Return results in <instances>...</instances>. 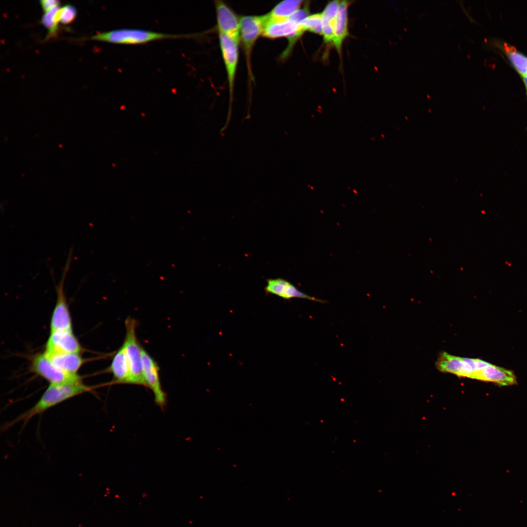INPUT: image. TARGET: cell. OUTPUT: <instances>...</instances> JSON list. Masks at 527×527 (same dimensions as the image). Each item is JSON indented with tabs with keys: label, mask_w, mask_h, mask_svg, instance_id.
Listing matches in <instances>:
<instances>
[{
	"label": "cell",
	"mask_w": 527,
	"mask_h": 527,
	"mask_svg": "<svg viewBox=\"0 0 527 527\" xmlns=\"http://www.w3.org/2000/svg\"><path fill=\"white\" fill-rule=\"evenodd\" d=\"M91 389L82 381L63 384H50L37 403L30 409L20 414L5 426L6 428L19 422L25 425L33 417L76 396Z\"/></svg>",
	"instance_id": "1"
},
{
	"label": "cell",
	"mask_w": 527,
	"mask_h": 527,
	"mask_svg": "<svg viewBox=\"0 0 527 527\" xmlns=\"http://www.w3.org/2000/svg\"><path fill=\"white\" fill-rule=\"evenodd\" d=\"M215 5L219 33L224 34L239 43L240 18L223 1L215 0Z\"/></svg>",
	"instance_id": "10"
},
{
	"label": "cell",
	"mask_w": 527,
	"mask_h": 527,
	"mask_svg": "<svg viewBox=\"0 0 527 527\" xmlns=\"http://www.w3.org/2000/svg\"><path fill=\"white\" fill-rule=\"evenodd\" d=\"M77 11L75 7L67 4L58 9L55 14V18L58 22L66 24L74 20Z\"/></svg>",
	"instance_id": "22"
},
{
	"label": "cell",
	"mask_w": 527,
	"mask_h": 527,
	"mask_svg": "<svg viewBox=\"0 0 527 527\" xmlns=\"http://www.w3.org/2000/svg\"><path fill=\"white\" fill-rule=\"evenodd\" d=\"M475 363L476 372L488 366L491 364L485 361L479 359H475Z\"/></svg>",
	"instance_id": "25"
},
{
	"label": "cell",
	"mask_w": 527,
	"mask_h": 527,
	"mask_svg": "<svg viewBox=\"0 0 527 527\" xmlns=\"http://www.w3.org/2000/svg\"><path fill=\"white\" fill-rule=\"evenodd\" d=\"M220 48L227 74L229 94V111L231 114L235 76L239 60V42L229 36L219 34Z\"/></svg>",
	"instance_id": "8"
},
{
	"label": "cell",
	"mask_w": 527,
	"mask_h": 527,
	"mask_svg": "<svg viewBox=\"0 0 527 527\" xmlns=\"http://www.w3.org/2000/svg\"><path fill=\"white\" fill-rule=\"evenodd\" d=\"M303 2V0H285L281 1L266 14V21L289 18L300 9Z\"/></svg>",
	"instance_id": "17"
},
{
	"label": "cell",
	"mask_w": 527,
	"mask_h": 527,
	"mask_svg": "<svg viewBox=\"0 0 527 527\" xmlns=\"http://www.w3.org/2000/svg\"><path fill=\"white\" fill-rule=\"evenodd\" d=\"M351 1H340L338 11L334 22V39L333 44L340 54L344 40L348 36V7Z\"/></svg>",
	"instance_id": "15"
},
{
	"label": "cell",
	"mask_w": 527,
	"mask_h": 527,
	"mask_svg": "<svg viewBox=\"0 0 527 527\" xmlns=\"http://www.w3.org/2000/svg\"><path fill=\"white\" fill-rule=\"evenodd\" d=\"M505 52L516 70L523 77L527 75V57L516 48L507 43L504 44Z\"/></svg>",
	"instance_id": "19"
},
{
	"label": "cell",
	"mask_w": 527,
	"mask_h": 527,
	"mask_svg": "<svg viewBox=\"0 0 527 527\" xmlns=\"http://www.w3.org/2000/svg\"><path fill=\"white\" fill-rule=\"evenodd\" d=\"M31 369L50 384H63L82 381L78 374H70L59 368L44 352L36 355L32 358Z\"/></svg>",
	"instance_id": "6"
},
{
	"label": "cell",
	"mask_w": 527,
	"mask_h": 527,
	"mask_svg": "<svg viewBox=\"0 0 527 527\" xmlns=\"http://www.w3.org/2000/svg\"><path fill=\"white\" fill-rule=\"evenodd\" d=\"M81 351L82 347L73 331H56L50 332L44 352L80 353Z\"/></svg>",
	"instance_id": "11"
},
{
	"label": "cell",
	"mask_w": 527,
	"mask_h": 527,
	"mask_svg": "<svg viewBox=\"0 0 527 527\" xmlns=\"http://www.w3.org/2000/svg\"><path fill=\"white\" fill-rule=\"evenodd\" d=\"M142 365L145 386L152 390L156 403L163 409L166 403V395L162 387L159 367L156 361L144 349L142 353Z\"/></svg>",
	"instance_id": "9"
},
{
	"label": "cell",
	"mask_w": 527,
	"mask_h": 527,
	"mask_svg": "<svg viewBox=\"0 0 527 527\" xmlns=\"http://www.w3.org/2000/svg\"><path fill=\"white\" fill-rule=\"evenodd\" d=\"M301 30L304 33L305 31L322 35L323 21L321 13L309 15L299 23Z\"/></svg>",
	"instance_id": "20"
},
{
	"label": "cell",
	"mask_w": 527,
	"mask_h": 527,
	"mask_svg": "<svg viewBox=\"0 0 527 527\" xmlns=\"http://www.w3.org/2000/svg\"><path fill=\"white\" fill-rule=\"evenodd\" d=\"M472 379L495 383L502 386L515 385L517 383L512 371L492 364L475 372Z\"/></svg>",
	"instance_id": "13"
},
{
	"label": "cell",
	"mask_w": 527,
	"mask_h": 527,
	"mask_svg": "<svg viewBox=\"0 0 527 527\" xmlns=\"http://www.w3.org/2000/svg\"><path fill=\"white\" fill-rule=\"evenodd\" d=\"M340 1L333 0L329 2L321 13L322 20L324 21H334L336 17Z\"/></svg>",
	"instance_id": "23"
},
{
	"label": "cell",
	"mask_w": 527,
	"mask_h": 527,
	"mask_svg": "<svg viewBox=\"0 0 527 527\" xmlns=\"http://www.w3.org/2000/svg\"><path fill=\"white\" fill-rule=\"evenodd\" d=\"M108 370L113 375V383L130 384V371L123 345L114 354Z\"/></svg>",
	"instance_id": "14"
},
{
	"label": "cell",
	"mask_w": 527,
	"mask_h": 527,
	"mask_svg": "<svg viewBox=\"0 0 527 527\" xmlns=\"http://www.w3.org/2000/svg\"><path fill=\"white\" fill-rule=\"evenodd\" d=\"M436 365L437 368L442 372L452 373L462 377L463 362L462 357L444 352L438 358Z\"/></svg>",
	"instance_id": "18"
},
{
	"label": "cell",
	"mask_w": 527,
	"mask_h": 527,
	"mask_svg": "<svg viewBox=\"0 0 527 527\" xmlns=\"http://www.w3.org/2000/svg\"><path fill=\"white\" fill-rule=\"evenodd\" d=\"M40 2L44 13L59 5V1L57 0H41Z\"/></svg>",
	"instance_id": "24"
},
{
	"label": "cell",
	"mask_w": 527,
	"mask_h": 527,
	"mask_svg": "<svg viewBox=\"0 0 527 527\" xmlns=\"http://www.w3.org/2000/svg\"><path fill=\"white\" fill-rule=\"evenodd\" d=\"M44 353L55 365L70 374H78V370L84 363V360L80 353H58L48 354Z\"/></svg>",
	"instance_id": "16"
},
{
	"label": "cell",
	"mask_w": 527,
	"mask_h": 527,
	"mask_svg": "<svg viewBox=\"0 0 527 527\" xmlns=\"http://www.w3.org/2000/svg\"><path fill=\"white\" fill-rule=\"evenodd\" d=\"M70 251L61 281L56 286L57 294L56 303L50 321V332L56 331H73L72 319L64 292V280L69 269L72 259Z\"/></svg>",
	"instance_id": "4"
},
{
	"label": "cell",
	"mask_w": 527,
	"mask_h": 527,
	"mask_svg": "<svg viewBox=\"0 0 527 527\" xmlns=\"http://www.w3.org/2000/svg\"><path fill=\"white\" fill-rule=\"evenodd\" d=\"M266 14L244 16L240 18V37L245 53L250 78L253 79L251 68V55L258 38L262 35L266 21Z\"/></svg>",
	"instance_id": "5"
},
{
	"label": "cell",
	"mask_w": 527,
	"mask_h": 527,
	"mask_svg": "<svg viewBox=\"0 0 527 527\" xmlns=\"http://www.w3.org/2000/svg\"><path fill=\"white\" fill-rule=\"evenodd\" d=\"M192 34H169L134 28H121L98 33L91 37L92 40L113 43L138 44L164 39L192 37Z\"/></svg>",
	"instance_id": "2"
},
{
	"label": "cell",
	"mask_w": 527,
	"mask_h": 527,
	"mask_svg": "<svg viewBox=\"0 0 527 527\" xmlns=\"http://www.w3.org/2000/svg\"><path fill=\"white\" fill-rule=\"evenodd\" d=\"M523 80H524V83L525 84L526 89H527V75H526L525 76L523 77Z\"/></svg>",
	"instance_id": "26"
},
{
	"label": "cell",
	"mask_w": 527,
	"mask_h": 527,
	"mask_svg": "<svg viewBox=\"0 0 527 527\" xmlns=\"http://www.w3.org/2000/svg\"><path fill=\"white\" fill-rule=\"evenodd\" d=\"M266 282L267 284L264 288L266 293L277 296L285 300L301 298L321 303L326 302L324 300L308 295L285 279L280 278L268 279Z\"/></svg>",
	"instance_id": "12"
},
{
	"label": "cell",
	"mask_w": 527,
	"mask_h": 527,
	"mask_svg": "<svg viewBox=\"0 0 527 527\" xmlns=\"http://www.w3.org/2000/svg\"><path fill=\"white\" fill-rule=\"evenodd\" d=\"M136 321L128 317L125 320V334L123 343L130 371V384L145 386L142 365L141 346L136 335Z\"/></svg>",
	"instance_id": "3"
},
{
	"label": "cell",
	"mask_w": 527,
	"mask_h": 527,
	"mask_svg": "<svg viewBox=\"0 0 527 527\" xmlns=\"http://www.w3.org/2000/svg\"><path fill=\"white\" fill-rule=\"evenodd\" d=\"M58 5L47 12H45L42 16L41 22L43 25L48 30L46 39L54 37L58 30V22L55 19V15L57 11L60 8Z\"/></svg>",
	"instance_id": "21"
},
{
	"label": "cell",
	"mask_w": 527,
	"mask_h": 527,
	"mask_svg": "<svg viewBox=\"0 0 527 527\" xmlns=\"http://www.w3.org/2000/svg\"><path fill=\"white\" fill-rule=\"evenodd\" d=\"M299 24L290 18L284 20H267L262 35L270 39L287 38L289 40L288 46L282 55L285 58L291 51L297 39L303 34Z\"/></svg>",
	"instance_id": "7"
}]
</instances>
